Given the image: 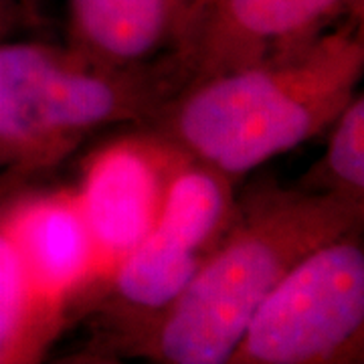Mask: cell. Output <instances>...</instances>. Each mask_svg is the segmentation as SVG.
<instances>
[{
  "mask_svg": "<svg viewBox=\"0 0 364 364\" xmlns=\"http://www.w3.org/2000/svg\"><path fill=\"white\" fill-rule=\"evenodd\" d=\"M237 182L184 158L148 233L119 259L91 312V360L128 358L178 299L233 219Z\"/></svg>",
  "mask_w": 364,
  "mask_h": 364,
  "instance_id": "277c9868",
  "label": "cell"
},
{
  "mask_svg": "<svg viewBox=\"0 0 364 364\" xmlns=\"http://www.w3.org/2000/svg\"><path fill=\"white\" fill-rule=\"evenodd\" d=\"M296 186L364 205V95L358 91L326 130L324 154Z\"/></svg>",
  "mask_w": 364,
  "mask_h": 364,
  "instance_id": "8fae6325",
  "label": "cell"
},
{
  "mask_svg": "<svg viewBox=\"0 0 364 364\" xmlns=\"http://www.w3.org/2000/svg\"><path fill=\"white\" fill-rule=\"evenodd\" d=\"M184 158L148 128H132L91 152L75 196L97 251L119 259L148 233Z\"/></svg>",
  "mask_w": 364,
  "mask_h": 364,
  "instance_id": "8992f818",
  "label": "cell"
},
{
  "mask_svg": "<svg viewBox=\"0 0 364 364\" xmlns=\"http://www.w3.org/2000/svg\"><path fill=\"white\" fill-rule=\"evenodd\" d=\"M364 225V205L272 176L249 181L233 219L193 282L128 358L154 364H227L253 312L310 251Z\"/></svg>",
  "mask_w": 364,
  "mask_h": 364,
  "instance_id": "7a4b0ae2",
  "label": "cell"
},
{
  "mask_svg": "<svg viewBox=\"0 0 364 364\" xmlns=\"http://www.w3.org/2000/svg\"><path fill=\"white\" fill-rule=\"evenodd\" d=\"M354 16H364V0H215L188 81L289 51Z\"/></svg>",
  "mask_w": 364,
  "mask_h": 364,
  "instance_id": "ba28073f",
  "label": "cell"
},
{
  "mask_svg": "<svg viewBox=\"0 0 364 364\" xmlns=\"http://www.w3.org/2000/svg\"><path fill=\"white\" fill-rule=\"evenodd\" d=\"M37 26L39 23L21 0H0V41L13 39L16 33Z\"/></svg>",
  "mask_w": 364,
  "mask_h": 364,
  "instance_id": "7c38bea8",
  "label": "cell"
},
{
  "mask_svg": "<svg viewBox=\"0 0 364 364\" xmlns=\"http://www.w3.org/2000/svg\"><path fill=\"white\" fill-rule=\"evenodd\" d=\"M363 75L364 16H354L289 51L188 81L146 128L241 182L326 134Z\"/></svg>",
  "mask_w": 364,
  "mask_h": 364,
  "instance_id": "6da1fadb",
  "label": "cell"
},
{
  "mask_svg": "<svg viewBox=\"0 0 364 364\" xmlns=\"http://www.w3.org/2000/svg\"><path fill=\"white\" fill-rule=\"evenodd\" d=\"M186 81L181 63L114 67L67 43L0 41V172L33 181L104 132L146 128Z\"/></svg>",
  "mask_w": 364,
  "mask_h": 364,
  "instance_id": "3957f363",
  "label": "cell"
},
{
  "mask_svg": "<svg viewBox=\"0 0 364 364\" xmlns=\"http://www.w3.org/2000/svg\"><path fill=\"white\" fill-rule=\"evenodd\" d=\"M11 176H0V364L39 363L65 326V308L41 291L6 221Z\"/></svg>",
  "mask_w": 364,
  "mask_h": 364,
  "instance_id": "30bf717a",
  "label": "cell"
},
{
  "mask_svg": "<svg viewBox=\"0 0 364 364\" xmlns=\"http://www.w3.org/2000/svg\"><path fill=\"white\" fill-rule=\"evenodd\" d=\"M26 6V11L33 14V18L39 23V26L43 25V18H45V13H43V4L45 0H21Z\"/></svg>",
  "mask_w": 364,
  "mask_h": 364,
  "instance_id": "4fadbf2b",
  "label": "cell"
},
{
  "mask_svg": "<svg viewBox=\"0 0 364 364\" xmlns=\"http://www.w3.org/2000/svg\"><path fill=\"white\" fill-rule=\"evenodd\" d=\"M215 0H67V45L114 67L181 63L207 25Z\"/></svg>",
  "mask_w": 364,
  "mask_h": 364,
  "instance_id": "52a82bcc",
  "label": "cell"
},
{
  "mask_svg": "<svg viewBox=\"0 0 364 364\" xmlns=\"http://www.w3.org/2000/svg\"><path fill=\"white\" fill-rule=\"evenodd\" d=\"M6 221L35 284L67 308L87 286L97 255L77 196L11 176Z\"/></svg>",
  "mask_w": 364,
  "mask_h": 364,
  "instance_id": "9c48e42d",
  "label": "cell"
},
{
  "mask_svg": "<svg viewBox=\"0 0 364 364\" xmlns=\"http://www.w3.org/2000/svg\"><path fill=\"white\" fill-rule=\"evenodd\" d=\"M364 360L363 225L310 251L253 312L227 364Z\"/></svg>",
  "mask_w": 364,
  "mask_h": 364,
  "instance_id": "5b68a950",
  "label": "cell"
}]
</instances>
